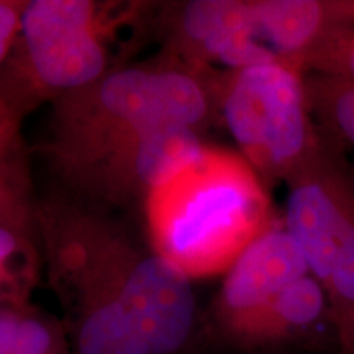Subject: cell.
I'll list each match as a JSON object with an SVG mask.
<instances>
[{"label": "cell", "instance_id": "obj_1", "mask_svg": "<svg viewBox=\"0 0 354 354\" xmlns=\"http://www.w3.org/2000/svg\"><path fill=\"white\" fill-rule=\"evenodd\" d=\"M37 234L66 312L71 354H189L203 318L192 281L110 210L59 190L38 198Z\"/></svg>", "mask_w": 354, "mask_h": 354}, {"label": "cell", "instance_id": "obj_2", "mask_svg": "<svg viewBox=\"0 0 354 354\" xmlns=\"http://www.w3.org/2000/svg\"><path fill=\"white\" fill-rule=\"evenodd\" d=\"M166 53L125 64L51 104L43 153L61 184L141 133L166 125L205 131L220 120L215 84Z\"/></svg>", "mask_w": 354, "mask_h": 354}, {"label": "cell", "instance_id": "obj_3", "mask_svg": "<svg viewBox=\"0 0 354 354\" xmlns=\"http://www.w3.org/2000/svg\"><path fill=\"white\" fill-rule=\"evenodd\" d=\"M143 214L149 245L190 281L227 274L277 221L268 187L241 154L209 145L149 194Z\"/></svg>", "mask_w": 354, "mask_h": 354}, {"label": "cell", "instance_id": "obj_4", "mask_svg": "<svg viewBox=\"0 0 354 354\" xmlns=\"http://www.w3.org/2000/svg\"><path fill=\"white\" fill-rule=\"evenodd\" d=\"M158 2L26 0L15 43L0 69V104L20 118L125 66L153 33Z\"/></svg>", "mask_w": 354, "mask_h": 354}, {"label": "cell", "instance_id": "obj_5", "mask_svg": "<svg viewBox=\"0 0 354 354\" xmlns=\"http://www.w3.org/2000/svg\"><path fill=\"white\" fill-rule=\"evenodd\" d=\"M215 95L220 122L266 187L287 183L322 146L297 66L276 61L220 73Z\"/></svg>", "mask_w": 354, "mask_h": 354}, {"label": "cell", "instance_id": "obj_6", "mask_svg": "<svg viewBox=\"0 0 354 354\" xmlns=\"http://www.w3.org/2000/svg\"><path fill=\"white\" fill-rule=\"evenodd\" d=\"M323 136V135H322ZM284 228L325 292L338 338L354 323V179L339 145L322 146L287 180Z\"/></svg>", "mask_w": 354, "mask_h": 354}, {"label": "cell", "instance_id": "obj_7", "mask_svg": "<svg viewBox=\"0 0 354 354\" xmlns=\"http://www.w3.org/2000/svg\"><path fill=\"white\" fill-rule=\"evenodd\" d=\"M202 131L183 125L148 130L110 149L66 180L64 192L104 209L143 210L159 184L192 162L203 149Z\"/></svg>", "mask_w": 354, "mask_h": 354}, {"label": "cell", "instance_id": "obj_8", "mask_svg": "<svg viewBox=\"0 0 354 354\" xmlns=\"http://www.w3.org/2000/svg\"><path fill=\"white\" fill-rule=\"evenodd\" d=\"M153 35L162 41V53L203 73L276 63L256 41L250 0L161 2Z\"/></svg>", "mask_w": 354, "mask_h": 354}, {"label": "cell", "instance_id": "obj_9", "mask_svg": "<svg viewBox=\"0 0 354 354\" xmlns=\"http://www.w3.org/2000/svg\"><path fill=\"white\" fill-rule=\"evenodd\" d=\"M305 276H308V269L304 256L284 223L277 220L243 251L225 274L203 326L214 333L263 307Z\"/></svg>", "mask_w": 354, "mask_h": 354}, {"label": "cell", "instance_id": "obj_10", "mask_svg": "<svg viewBox=\"0 0 354 354\" xmlns=\"http://www.w3.org/2000/svg\"><path fill=\"white\" fill-rule=\"evenodd\" d=\"M250 8L256 41L299 69L323 38L354 28V0H250Z\"/></svg>", "mask_w": 354, "mask_h": 354}, {"label": "cell", "instance_id": "obj_11", "mask_svg": "<svg viewBox=\"0 0 354 354\" xmlns=\"http://www.w3.org/2000/svg\"><path fill=\"white\" fill-rule=\"evenodd\" d=\"M325 318L330 320L328 300L322 286L308 274L263 307L210 335L234 349L263 351L302 342Z\"/></svg>", "mask_w": 354, "mask_h": 354}, {"label": "cell", "instance_id": "obj_12", "mask_svg": "<svg viewBox=\"0 0 354 354\" xmlns=\"http://www.w3.org/2000/svg\"><path fill=\"white\" fill-rule=\"evenodd\" d=\"M21 123L0 104V225L38 240V198Z\"/></svg>", "mask_w": 354, "mask_h": 354}, {"label": "cell", "instance_id": "obj_13", "mask_svg": "<svg viewBox=\"0 0 354 354\" xmlns=\"http://www.w3.org/2000/svg\"><path fill=\"white\" fill-rule=\"evenodd\" d=\"M0 354H71L66 328L53 317L25 307L0 310Z\"/></svg>", "mask_w": 354, "mask_h": 354}, {"label": "cell", "instance_id": "obj_14", "mask_svg": "<svg viewBox=\"0 0 354 354\" xmlns=\"http://www.w3.org/2000/svg\"><path fill=\"white\" fill-rule=\"evenodd\" d=\"M310 112L323 136L354 148V81L305 74Z\"/></svg>", "mask_w": 354, "mask_h": 354}, {"label": "cell", "instance_id": "obj_15", "mask_svg": "<svg viewBox=\"0 0 354 354\" xmlns=\"http://www.w3.org/2000/svg\"><path fill=\"white\" fill-rule=\"evenodd\" d=\"M38 240L0 225V307L28 305L38 274Z\"/></svg>", "mask_w": 354, "mask_h": 354}, {"label": "cell", "instance_id": "obj_16", "mask_svg": "<svg viewBox=\"0 0 354 354\" xmlns=\"http://www.w3.org/2000/svg\"><path fill=\"white\" fill-rule=\"evenodd\" d=\"M304 73L354 81V28L336 30L304 57Z\"/></svg>", "mask_w": 354, "mask_h": 354}, {"label": "cell", "instance_id": "obj_17", "mask_svg": "<svg viewBox=\"0 0 354 354\" xmlns=\"http://www.w3.org/2000/svg\"><path fill=\"white\" fill-rule=\"evenodd\" d=\"M26 0H0V69L19 35Z\"/></svg>", "mask_w": 354, "mask_h": 354}, {"label": "cell", "instance_id": "obj_18", "mask_svg": "<svg viewBox=\"0 0 354 354\" xmlns=\"http://www.w3.org/2000/svg\"><path fill=\"white\" fill-rule=\"evenodd\" d=\"M351 174H353V179H354V167L351 166Z\"/></svg>", "mask_w": 354, "mask_h": 354}, {"label": "cell", "instance_id": "obj_19", "mask_svg": "<svg viewBox=\"0 0 354 354\" xmlns=\"http://www.w3.org/2000/svg\"><path fill=\"white\" fill-rule=\"evenodd\" d=\"M0 310H2V307H0Z\"/></svg>", "mask_w": 354, "mask_h": 354}]
</instances>
